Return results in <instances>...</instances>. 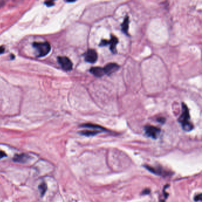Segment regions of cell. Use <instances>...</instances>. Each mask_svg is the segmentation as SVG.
<instances>
[{
	"instance_id": "1",
	"label": "cell",
	"mask_w": 202,
	"mask_h": 202,
	"mask_svg": "<svg viewBox=\"0 0 202 202\" xmlns=\"http://www.w3.org/2000/svg\"><path fill=\"white\" fill-rule=\"evenodd\" d=\"M182 114L179 119V122L182 124L183 129L187 132H190L193 129V125L190 121L189 111L187 105L182 103Z\"/></svg>"
},
{
	"instance_id": "2",
	"label": "cell",
	"mask_w": 202,
	"mask_h": 202,
	"mask_svg": "<svg viewBox=\"0 0 202 202\" xmlns=\"http://www.w3.org/2000/svg\"><path fill=\"white\" fill-rule=\"evenodd\" d=\"M33 47L37 50L38 57H44L46 56L51 50V46L49 42H34Z\"/></svg>"
},
{
	"instance_id": "3",
	"label": "cell",
	"mask_w": 202,
	"mask_h": 202,
	"mask_svg": "<svg viewBox=\"0 0 202 202\" xmlns=\"http://www.w3.org/2000/svg\"><path fill=\"white\" fill-rule=\"evenodd\" d=\"M58 61L64 71H70L72 70L73 64L70 58L67 56H59Z\"/></svg>"
},
{
	"instance_id": "4",
	"label": "cell",
	"mask_w": 202,
	"mask_h": 202,
	"mask_svg": "<svg viewBox=\"0 0 202 202\" xmlns=\"http://www.w3.org/2000/svg\"><path fill=\"white\" fill-rule=\"evenodd\" d=\"M145 134L150 138L157 139L161 132V129L157 127L153 126H146L145 127Z\"/></svg>"
},
{
	"instance_id": "5",
	"label": "cell",
	"mask_w": 202,
	"mask_h": 202,
	"mask_svg": "<svg viewBox=\"0 0 202 202\" xmlns=\"http://www.w3.org/2000/svg\"><path fill=\"white\" fill-rule=\"evenodd\" d=\"M98 58V55L94 49H89L85 54V61L89 63H95Z\"/></svg>"
},
{
	"instance_id": "6",
	"label": "cell",
	"mask_w": 202,
	"mask_h": 202,
	"mask_svg": "<svg viewBox=\"0 0 202 202\" xmlns=\"http://www.w3.org/2000/svg\"><path fill=\"white\" fill-rule=\"evenodd\" d=\"M120 67L116 63H109L107 64L104 68V71L105 74L110 75L114 72L117 71L119 69Z\"/></svg>"
},
{
	"instance_id": "7",
	"label": "cell",
	"mask_w": 202,
	"mask_h": 202,
	"mask_svg": "<svg viewBox=\"0 0 202 202\" xmlns=\"http://www.w3.org/2000/svg\"><path fill=\"white\" fill-rule=\"evenodd\" d=\"M30 158V157L26 154H16L14 156L12 160L14 162L25 164L27 162Z\"/></svg>"
},
{
	"instance_id": "8",
	"label": "cell",
	"mask_w": 202,
	"mask_h": 202,
	"mask_svg": "<svg viewBox=\"0 0 202 202\" xmlns=\"http://www.w3.org/2000/svg\"><path fill=\"white\" fill-rule=\"evenodd\" d=\"M118 43V39L114 35H111L110 40H107V45H110V50L113 53H116V45Z\"/></svg>"
},
{
	"instance_id": "9",
	"label": "cell",
	"mask_w": 202,
	"mask_h": 202,
	"mask_svg": "<svg viewBox=\"0 0 202 202\" xmlns=\"http://www.w3.org/2000/svg\"><path fill=\"white\" fill-rule=\"evenodd\" d=\"M90 72L96 77H102L105 73L103 68L101 67H92L90 70Z\"/></svg>"
},
{
	"instance_id": "10",
	"label": "cell",
	"mask_w": 202,
	"mask_h": 202,
	"mask_svg": "<svg viewBox=\"0 0 202 202\" xmlns=\"http://www.w3.org/2000/svg\"><path fill=\"white\" fill-rule=\"evenodd\" d=\"M145 167L151 172L153 173L154 174H155L158 176H165L167 175H168V172L165 171V170H162L161 168L160 169H157L156 168H153L151 167H148L145 166Z\"/></svg>"
},
{
	"instance_id": "11",
	"label": "cell",
	"mask_w": 202,
	"mask_h": 202,
	"mask_svg": "<svg viewBox=\"0 0 202 202\" xmlns=\"http://www.w3.org/2000/svg\"><path fill=\"white\" fill-rule=\"evenodd\" d=\"M129 17L126 15L124 18V20L121 24V30L122 31L126 34H128V30H129Z\"/></svg>"
},
{
	"instance_id": "12",
	"label": "cell",
	"mask_w": 202,
	"mask_h": 202,
	"mask_svg": "<svg viewBox=\"0 0 202 202\" xmlns=\"http://www.w3.org/2000/svg\"><path fill=\"white\" fill-rule=\"evenodd\" d=\"M81 127H86V128H90V129H93L94 130H96L98 129L100 131H103V130H106L105 129H104V127L100 126L99 125H97V124H90V123H87V124H84L81 126Z\"/></svg>"
},
{
	"instance_id": "13",
	"label": "cell",
	"mask_w": 202,
	"mask_h": 202,
	"mask_svg": "<svg viewBox=\"0 0 202 202\" xmlns=\"http://www.w3.org/2000/svg\"><path fill=\"white\" fill-rule=\"evenodd\" d=\"M100 132H101V131L96 130H83V131L80 132V134H81L82 135H84V136H95L96 135L99 133Z\"/></svg>"
},
{
	"instance_id": "14",
	"label": "cell",
	"mask_w": 202,
	"mask_h": 202,
	"mask_svg": "<svg viewBox=\"0 0 202 202\" xmlns=\"http://www.w3.org/2000/svg\"><path fill=\"white\" fill-rule=\"evenodd\" d=\"M47 189H48V186L45 182H42L39 186V192H40V193L42 197H43L45 195V194L46 193L47 191Z\"/></svg>"
},
{
	"instance_id": "15",
	"label": "cell",
	"mask_w": 202,
	"mask_h": 202,
	"mask_svg": "<svg viewBox=\"0 0 202 202\" xmlns=\"http://www.w3.org/2000/svg\"><path fill=\"white\" fill-rule=\"evenodd\" d=\"M45 4L48 6V7H51L54 5V2L52 1H48L45 2Z\"/></svg>"
},
{
	"instance_id": "16",
	"label": "cell",
	"mask_w": 202,
	"mask_h": 202,
	"mask_svg": "<svg viewBox=\"0 0 202 202\" xmlns=\"http://www.w3.org/2000/svg\"><path fill=\"white\" fill-rule=\"evenodd\" d=\"M7 155L6 154V153L5 152H4L3 151L0 150V159H2L4 157H6Z\"/></svg>"
},
{
	"instance_id": "17",
	"label": "cell",
	"mask_w": 202,
	"mask_h": 202,
	"mask_svg": "<svg viewBox=\"0 0 202 202\" xmlns=\"http://www.w3.org/2000/svg\"><path fill=\"white\" fill-rule=\"evenodd\" d=\"M202 199H201V194H199L198 195L196 196L195 198V201L196 202H199V201H201Z\"/></svg>"
},
{
	"instance_id": "18",
	"label": "cell",
	"mask_w": 202,
	"mask_h": 202,
	"mask_svg": "<svg viewBox=\"0 0 202 202\" xmlns=\"http://www.w3.org/2000/svg\"><path fill=\"white\" fill-rule=\"evenodd\" d=\"M157 120H158V121H159V122H160V123L163 124L165 122V118H163V117H160V118H158L157 119Z\"/></svg>"
},
{
	"instance_id": "19",
	"label": "cell",
	"mask_w": 202,
	"mask_h": 202,
	"mask_svg": "<svg viewBox=\"0 0 202 202\" xmlns=\"http://www.w3.org/2000/svg\"><path fill=\"white\" fill-rule=\"evenodd\" d=\"M4 50H5V48L3 46H0V54L3 53Z\"/></svg>"
},
{
	"instance_id": "20",
	"label": "cell",
	"mask_w": 202,
	"mask_h": 202,
	"mask_svg": "<svg viewBox=\"0 0 202 202\" xmlns=\"http://www.w3.org/2000/svg\"><path fill=\"white\" fill-rule=\"evenodd\" d=\"M5 4V2L3 1H0V8H1Z\"/></svg>"
}]
</instances>
